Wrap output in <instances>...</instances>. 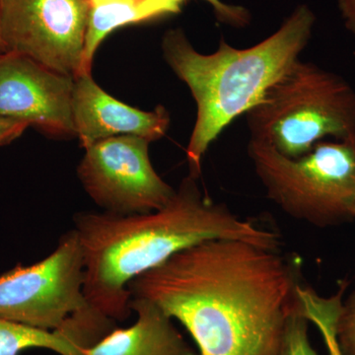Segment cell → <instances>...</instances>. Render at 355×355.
I'll list each match as a JSON object with an SVG mask.
<instances>
[{
	"instance_id": "cell-1",
	"label": "cell",
	"mask_w": 355,
	"mask_h": 355,
	"mask_svg": "<svg viewBox=\"0 0 355 355\" xmlns=\"http://www.w3.org/2000/svg\"><path fill=\"white\" fill-rule=\"evenodd\" d=\"M300 284L277 249L216 239L175 254L128 291L183 324L198 355H277Z\"/></svg>"
},
{
	"instance_id": "cell-2",
	"label": "cell",
	"mask_w": 355,
	"mask_h": 355,
	"mask_svg": "<svg viewBox=\"0 0 355 355\" xmlns=\"http://www.w3.org/2000/svg\"><path fill=\"white\" fill-rule=\"evenodd\" d=\"M189 175L171 202L148 214L79 212L74 230L84 257L83 292L88 304L114 322L132 314L128 286L175 254L200 243L237 239L279 249V236L240 218L207 197Z\"/></svg>"
},
{
	"instance_id": "cell-3",
	"label": "cell",
	"mask_w": 355,
	"mask_h": 355,
	"mask_svg": "<svg viewBox=\"0 0 355 355\" xmlns=\"http://www.w3.org/2000/svg\"><path fill=\"white\" fill-rule=\"evenodd\" d=\"M315 23L312 9L301 4L260 43L236 49L220 38L218 48L209 55L196 50L183 30L165 33L163 57L190 89L197 105V119L186 150L191 176L200 177L202 158L219 135L256 106L300 60Z\"/></svg>"
},
{
	"instance_id": "cell-4",
	"label": "cell",
	"mask_w": 355,
	"mask_h": 355,
	"mask_svg": "<svg viewBox=\"0 0 355 355\" xmlns=\"http://www.w3.org/2000/svg\"><path fill=\"white\" fill-rule=\"evenodd\" d=\"M246 118L250 139L301 157L326 139H355V90L335 72L298 60Z\"/></svg>"
},
{
	"instance_id": "cell-5",
	"label": "cell",
	"mask_w": 355,
	"mask_h": 355,
	"mask_svg": "<svg viewBox=\"0 0 355 355\" xmlns=\"http://www.w3.org/2000/svg\"><path fill=\"white\" fill-rule=\"evenodd\" d=\"M248 155L268 198L288 216L319 227L354 218L355 139L322 141L298 158L250 139Z\"/></svg>"
},
{
	"instance_id": "cell-6",
	"label": "cell",
	"mask_w": 355,
	"mask_h": 355,
	"mask_svg": "<svg viewBox=\"0 0 355 355\" xmlns=\"http://www.w3.org/2000/svg\"><path fill=\"white\" fill-rule=\"evenodd\" d=\"M84 275L83 248L71 229L50 256L0 275V318L44 330L64 328L90 306Z\"/></svg>"
},
{
	"instance_id": "cell-7",
	"label": "cell",
	"mask_w": 355,
	"mask_h": 355,
	"mask_svg": "<svg viewBox=\"0 0 355 355\" xmlns=\"http://www.w3.org/2000/svg\"><path fill=\"white\" fill-rule=\"evenodd\" d=\"M149 144L142 137L120 135L85 149L77 176L102 211L121 216L148 214L171 202L176 189L154 170Z\"/></svg>"
},
{
	"instance_id": "cell-8",
	"label": "cell",
	"mask_w": 355,
	"mask_h": 355,
	"mask_svg": "<svg viewBox=\"0 0 355 355\" xmlns=\"http://www.w3.org/2000/svg\"><path fill=\"white\" fill-rule=\"evenodd\" d=\"M88 0H0L7 53L76 79L87 31Z\"/></svg>"
},
{
	"instance_id": "cell-9",
	"label": "cell",
	"mask_w": 355,
	"mask_h": 355,
	"mask_svg": "<svg viewBox=\"0 0 355 355\" xmlns=\"http://www.w3.org/2000/svg\"><path fill=\"white\" fill-rule=\"evenodd\" d=\"M74 78L8 53L0 55V116L29 121L51 137H76Z\"/></svg>"
},
{
	"instance_id": "cell-10",
	"label": "cell",
	"mask_w": 355,
	"mask_h": 355,
	"mask_svg": "<svg viewBox=\"0 0 355 355\" xmlns=\"http://www.w3.org/2000/svg\"><path fill=\"white\" fill-rule=\"evenodd\" d=\"M76 137L84 149L109 137L133 135L153 142L162 139L170 125L163 106L144 112L114 99L91 74L74 79L72 97Z\"/></svg>"
},
{
	"instance_id": "cell-11",
	"label": "cell",
	"mask_w": 355,
	"mask_h": 355,
	"mask_svg": "<svg viewBox=\"0 0 355 355\" xmlns=\"http://www.w3.org/2000/svg\"><path fill=\"white\" fill-rule=\"evenodd\" d=\"M116 324L90 306L58 330H44L0 318V355H20L29 349L86 355V349L116 328Z\"/></svg>"
},
{
	"instance_id": "cell-12",
	"label": "cell",
	"mask_w": 355,
	"mask_h": 355,
	"mask_svg": "<svg viewBox=\"0 0 355 355\" xmlns=\"http://www.w3.org/2000/svg\"><path fill=\"white\" fill-rule=\"evenodd\" d=\"M137 314L128 328H114L86 349V355H198L172 318L146 299H130Z\"/></svg>"
},
{
	"instance_id": "cell-13",
	"label": "cell",
	"mask_w": 355,
	"mask_h": 355,
	"mask_svg": "<svg viewBox=\"0 0 355 355\" xmlns=\"http://www.w3.org/2000/svg\"><path fill=\"white\" fill-rule=\"evenodd\" d=\"M184 0H113L90 6L79 76L91 74L96 51L118 28L181 12Z\"/></svg>"
},
{
	"instance_id": "cell-14",
	"label": "cell",
	"mask_w": 355,
	"mask_h": 355,
	"mask_svg": "<svg viewBox=\"0 0 355 355\" xmlns=\"http://www.w3.org/2000/svg\"><path fill=\"white\" fill-rule=\"evenodd\" d=\"M349 284L343 282L340 291L331 297H322L309 287L298 288L300 310L306 319L317 326L323 336L328 355H343L336 338V324L343 307V296Z\"/></svg>"
},
{
	"instance_id": "cell-15",
	"label": "cell",
	"mask_w": 355,
	"mask_h": 355,
	"mask_svg": "<svg viewBox=\"0 0 355 355\" xmlns=\"http://www.w3.org/2000/svg\"><path fill=\"white\" fill-rule=\"evenodd\" d=\"M308 324L309 321L301 313L298 304L287 321L284 340L277 355H319L311 343Z\"/></svg>"
},
{
	"instance_id": "cell-16",
	"label": "cell",
	"mask_w": 355,
	"mask_h": 355,
	"mask_svg": "<svg viewBox=\"0 0 355 355\" xmlns=\"http://www.w3.org/2000/svg\"><path fill=\"white\" fill-rule=\"evenodd\" d=\"M336 338L343 355H355V291L343 303L336 324Z\"/></svg>"
},
{
	"instance_id": "cell-17",
	"label": "cell",
	"mask_w": 355,
	"mask_h": 355,
	"mask_svg": "<svg viewBox=\"0 0 355 355\" xmlns=\"http://www.w3.org/2000/svg\"><path fill=\"white\" fill-rule=\"evenodd\" d=\"M205 1L209 2L216 20L221 24L234 28H245L251 23V13L246 7L227 4L222 0H205Z\"/></svg>"
},
{
	"instance_id": "cell-18",
	"label": "cell",
	"mask_w": 355,
	"mask_h": 355,
	"mask_svg": "<svg viewBox=\"0 0 355 355\" xmlns=\"http://www.w3.org/2000/svg\"><path fill=\"white\" fill-rule=\"evenodd\" d=\"M29 127H31L29 121L0 116V146L20 137Z\"/></svg>"
},
{
	"instance_id": "cell-19",
	"label": "cell",
	"mask_w": 355,
	"mask_h": 355,
	"mask_svg": "<svg viewBox=\"0 0 355 355\" xmlns=\"http://www.w3.org/2000/svg\"><path fill=\"white\" fill-rule=\"evenodd\" d=\"M338 10L347 31L355 35V0H336Z\"/></svg>"
},
{
	"instance_id": "cell-20",
	"label": "cell",
	"mask_w": 355,
	"mask_h": 355,
	"mask_svg": "<svg viewBox=\"0 0 355 355\" xmlns=\"http://www.w3.org/2000/svg\"><path fill=\"white\" fill-rule=\"evenodd\" d=\"M7 53L6 44H4L3 39H2L1 33V20H0V55Z\"/></svg>"
},
{
	"instance_id": "cell-21",
	"label": "cell",
	"mask_w": 355,
	"mask_h": 355,
	"mask_svg": "<svg viewBox=\"0 0 355 355\" xmlns=\"http://www.w3.org/2000/svg\"><path fill=\"white\" fill-rule=\"evenodd\" d=\"M90 6H94V4L102 3V2L113 1V0H88Z\"/></svg>"
},
{
	"instance_id": "cell-22",
	"label": "cell",
	"mask_w": 355,
	"mask_h": 355,
	"mask_svg": "<svg viewBox=\"0 0 355 355\" xmlns=\"http://www.w3.org/2000/svg\"><path fill=\"white\" fill-rule=\"evenodd\" d=\"M354 217L355 218V205H354Z\"/></svg>"
}]
</instances>
